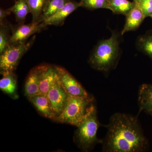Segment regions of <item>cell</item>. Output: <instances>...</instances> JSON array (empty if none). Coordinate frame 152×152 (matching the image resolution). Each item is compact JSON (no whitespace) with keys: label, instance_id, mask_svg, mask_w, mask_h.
I'll use <instances>...</instances> for the list:
<instances>
[{"label":"cell","instance_id":"cell-1","mask_svg":"<svg viewBox=\"0 0 152 152\" xmlns=\"http://www.w3.org/2000/svg\"><path fill=\"white\" fill-rule=\"evenodd\" d=\"M102 140L104 152H142L149 147L137 117L117 113L112 115Z\"/></svg>","mask_w":152,"mask_h":152},{"label":"cell","instance_id":"cell-2","mask_svg":"<svg viewBox=\"0 0 152 152\" xmlns=\"http://www.w3.org/2000/svg\"><path fill=\"white\" fill-rule=\"evenodd\" d=\"M119 56L118 36L113 33L109 39L98 43L92 52L89 63L97 70L107 72L116 66Z\"/></svg>","mask_w":152,"mask_h":152},{"label":"cell","instance_id":"cell-3","mask_svg":"<svg viewBox=\"0 0 152 152\" xmlns=\"http://www.w3.org/2000/svg\"><path fill=\"white\" fill-rule=\"evenodd\" d=\"M100 124L98 120L97 110L93 104L87 112L81 122L77 126L75 140L79 148L83 151L92 149L96 144L102 143L97 134Z\"/></svg>","mask_w":152,"mask_h":152},{"label":"cell","instance_id":"cell-4","mask_svg":"<svg viewBox=\"0 0 152 152\" xmlns=\"http://www.w3.org/2000/svg\"><path fill=\"white\" fill-rule=\"evenodd\" d=\"M94 98L75 96L68 94L64 110L55 119L56 121L77 126L94 104Z\"/></svg>","mask_w":152,"mask_h":152},{"label":"cell","instance_id":"cell-5","mask_svg":"<svg viewBox=\"0 0 152 152\" xmlns=\"http://www.w3.org/2000/svg\"><path fill=\"white\" fill-rule=\"evenodd\" d=\"M36 36L23 44L9 45L0 56V71L1 75L8 72H13L20 60L29 50L35 40Z\"/></svg>","mask_w":152,"mask_h":152},{"label":"cell","instance_id":"cell-6","mask_svg":"<svg viewBox=\"0 0 152 152\" xmlns=\"http://www.w3.org/2000/svg\"><path fill=\"white\" fill-rule=\"evenodd\" d=\"M47 27L42 23H31L28 24H19L12 26V34L10 45H18L27 42L28 38L39 32Z\"/></svg>","mask_w":152,"mask_h":152},{"label":"cell","instance_id":"cell-7","mask_svg":"<svg viewBox=\"0 0 152 152\" xmlns=\"http://www.w3.org/2000/svg\"><path fill=\"white\" fill-rule=\"evenodd\" d=\"M47 95L55 119L64 110L68 96V94L60 83L58 73L56 78L50 88Z\"/></svg>","mask_w":152,"mask_h":152},{"label":"cell","instance_id":"cell-8","mask_svg":"<svg viewBox=\"0 0 152 152\" xmlns=\"http://www.w3.org/2000/svg\"><path fill=\"white\" fill-rule=\"evenodd\" d=\"M60 83L68 94L87 97L90 95L77 80L64 68L57 66Z\"/></svg>","mask_w":152,"mask_h":152},{"label":"cell","instance_id":"cell-9","mask_svg":"<svg viewBox=\"0 0 152 152\" xmlns=\"http://www.w3.org/2000/svg\"><path fill=\"white\" fill-rule=\"evenodd\" d=\"M37 67L41 94L47 95L58 76L56 66L45 65Z\"/></svg>","mask_w":152,"mask_h":152},{"label":"cell","instance_id":"cell-10","mask_svg":"<svg viewBox=\"0 0 152 152\" xmlns=\"http://www.w3.org/2000/svg\"><path fill=\"white\" fill-rule=\"evenodd\" d=\"M81 7L80 2L70 1L56 13L42 22L45 26H61L66 18L74 11Z\"/></svg>","mask_w":152,"mask_h":152},{"label":"cell","instance_id":"cell-11","mask_svg":"<svg viewBox=\"0 0 152 152\" xmlns=\"http://www.w3.org/2000/svg\"><path fill=\"white\" fill-rule=\"evenodd\" d=\"M135 3L134 7L126 15V23L121 32L122 35L128 32L137 29L145 18L138 4Z\"/></svg>","mask_w":152,"mask_h":152},{"label":"cell","instance_id":"cell-12","mask_svg":"<svg viewBox=\"0 0 152 152\" xmlns=\"http://www.w3.org/2000/svg\"><path fill=\"white\" fill-rule=\"evenodd\" d=\"M138 102L140 111L152 112V84H143L140 87Z\"/></svg>","mask_w":152,"mask_h":152},{"label":"cell","instance_id":"cell-13","mask_svg":"<svg viewBox=\"0 0 152 152\" xmlns=\"http://www.w3.org/2000/svg\"><path fill=\"white\" fill-rule=\"evenodd\" d=\"M41 94L37 67L32 69L28 75L25 85V94L30 99Z\"/></svg>","mask_w":152,"mask_h":152},{"label":"cell","instance_id":"cell-14","mask_svg":"<svg viewBox=\"0 0 152 152\" xmlns=\"http://www.w3.org/2000/svg\"><path fill=\"white\" fill-rule=\"evenodd\" d=\"M29 100L43 116L54 120L55 117L52 113L48 95L40 94Z\"/></svg>","mask_w":152,"mask_h":152},{"label":"cell","instance_id":"cell-15","mask_svg":"<svg viewBox=\"0 0 152 152\" xmlns=\"http://www.w3.org/2000/svg\"><path fill=\"white\" fill-rule=\"evenodd\" d=\"M3 77L0 80V88L14 99L18 98L17 94L16 76L13 72H8L2 74Z\"/></svg>","mask_w":152,"mask_h":152},{"label":"cell","instance_id":"cell-16","mask_svg":"<svg viewBox=\"0 0 152 152\" xmlns=\"http://www.w3.org/2000/svg\"><path fill=\"white\" fill-rule=\"evenodd\" d=\"M15 17L18 23H24L27 15L31 13V9L27 0H16L15 4L8 9Z\"/></svg>","mask_w":152,"mask_h":152},{"label":"cell","instance_id":"cell-17","mask_svg":"<svg viewBox=\"0 0 152 152\" xmlns=\"http://www.w3.org/2000/svg\"><path fill=\"white\" fill-rule=\"evenodd\" d=\"M31 9L32 23H40L50 0H27Z\"/></svg>","mask_w":152,"mask_h":152},{"label":"cell","instance_id":"cell-18","mask_svg":"<svg viewBox=\"0 0 152 152\" xmlns=\"http://www.w3.org/2000/svg\"><path fill=\"white\" fill-rule=\"evenodd\" d=\"M111 11L114 14L126 15L134 7L135 3L128 0H108Z\"/></svg>","mask_w":152,"mask_h":152},{"label":"cell","instance_id":"cell-19","mask_svg":"<svg viewBox=\"0 0 152 152\" xmlns=\"http://www.w3.org/2000/svg\"><path fill=\"white\" fill-rule=\"evenodd\" d=\"M71 0H50L45 12L41 18L40 23L44 21L62 8L67 3Z\"/></svg>","mask_w":152,"mask_h":152},{"label":"cell","instance_id":"cell-20","mask_svg":"<svg viewBox=\"0 0 152 152\" xmlns=\"http://www.w3.org/2000/svg\"><path fill=\"white\" fill-rule=\"evenodd\" d=\"M12 26L5 22L0 23V54L2 53L10 45Z\"/></svg>","mask_w":152,"mask_h":152},{"label":"cell","instance_id":"cell-21","mask_svg":"<svg viewBox=\"0 0 152 152\" xmlns=\"http://www.w3.org/2000/svg\"><path fill=\"white\" fill-rule=\"evenodd\" d=\"M81 7L88 10L106 9L111 10L108 0H80Z\"/></svg>","mask_w":152,"mask_h":152},{"label":"cell","instance_id":"cell-22","mask_svg":"<svg viewBox=\"0 0 152 152\" xmlns=\"http://www.w3.org/2000/svg\"><path fill=\"white\" fill-rule=\"evenodd\" d=\"M138 45L140 50L152 60V35L141 37L139 39Z\"/></svg>","mask_w":152,"mask_h":152},{"label":"cell","instance_id":"cell-23","mask_svg":"<svg viewBox=\"0 0 152 152\" xmlns=\"http://www.w3.org/2000/svg\"><path fill=\"white\" fill-rule=\"evenodd\" d=\"M145 18L152 16V0H139L137 2Z\"/></svg>","mask_w":152,"mask_h":152},{"label":"cell","instance_id":"cell-24","mask_svg":"<svg viewBox=\"0 0 152 152\" xmlns=\"http://www.w3.org/2000/svg\"><path fill=\"white\" fill-rule=\"evenodd\" d=\"M11 12L7 10H4L2 8L0 9V23H2L4 22V20L7 17L10 15Z\"/></svg>","mask_w":152,"mask_h":152},{"label":"cell","instance_id":"cell-25","mask_svg":"<svg viewBox=\"0 0 152 152\" xmlns=\"http://www.w3.org/2000/svg\"><path fill=\"white\" fill-rule=\"evenodd\" d=\"M148 113L149 114H150V115H151V116H152V112H149V113Z\"/></svg>","mask_w":152,"mask_h":152},{"label":"cell","instance_id":"cell-26","mask_svg":"<svg viewBox=\"0 0 152 152\" xmlns=\"http://www.w3.org/2000/svg\"><path fill=\"white\" fill-rule=\"evenodd\" d=\"M139 0H133V1H134V2H137Z\"/></svg>","mask_w":152,"mask_h":152},{"label":"cell","instance_id":"cell-27","mask_svg":"<svg viewBox=\"0 0 152 152\" xmlns=\"http://www.w3.org/2000/svg\"><path fill=\"white\" fill-rule=\"evenodd\" d=\"M151 18H152V16H151Z\"/></svg>","mask_w":152,"mask_h":152},{"label":"cell","instance_id":"cell-28","mask_svg":"<svg viewBox=\"0 0 152 152\" xmlns=\"http://www.w3.org/2000/svg\"><path fill=\"white\" fill-rule=\"evenodd\" d=\"M15 1H16V0H15Z\"/></svg>","mask_w":152,"mask_h":152}]
</instances>
